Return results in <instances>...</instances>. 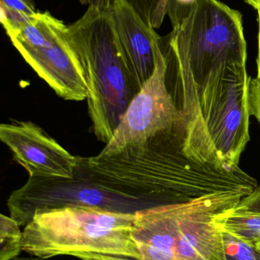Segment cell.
Wrapping results in <instances>:
<instances>
[{"mask_svg":"<svg viewBox=\"0 0 260 260\" xmlns=\"http://www.w3.org/2000/svg\"><path fill=\"white\" fill-rule=\"evenodd\" d=\"M168 88L187 121L188 143L206 157L215 148L208 123L227 94L230 79L247 68L242 15L218 0H198L166 38Z\"/></svg>","mask_w":260,"mask_h":260,"instance_id":"6da1fadb","label":"cell"},{"mask_svg":"<svg viewBox=\"0 0 260 260\" xmlns=\"http://www.w3.org/2000/svg\"><path fill=\"white\" fill-rule=\"evenodd\" d=\"M76 159L75 174L148 209L225 191L249 196L258 186L238 165L201 160L188 145L186 126L163 132L111 155Z\"/></svg>","mask_w":260,"mask_h":260,"instance_id":"7a4b0ae2","label":"cell"},{"mask_svg":"<svg viewBox=\"0 0 260 260\" xmlns=\"http://www.w3.org/2000/svg\"><path fill=\"white\" fill-rule=\"evenodd\" d=\"M245 197L215 192L137 212L132 235L140 260H227L224 232L217 220Z\"/></svg>","mask_w":260,"mask_h":260,"instance_id":"3957f363","label":"cell"},{"mask_svg":"<svg viewBox=\"0 0 260 260\" xmlns=\"http://www.w3.org/2000/svg\"><path fill=\"white\" fill-rule=\"evenodd\" d=\"M68 38L90 88L88 110L93 131L107 144L140 90L122 57L108 8L89 6L68 25Z\"/></svg>","mask_w":260,"mask_h":260,"instance_id":"277c9868","label":"cell"},{"mask_svg":"<svg viewBox=\"0 0 260 260\" xmlns=\"http://www.w3.org/2000/svg\"><path fill=\"white\" fill-rule=\"evenodd\" d=\"M134 216L80 207L38 212L24 226L22 250L44 259L98 254L140 260Z\"/></svg>","mask_w":260,"mask_h":260,"instance_id":"5b68a950","label":"cell"},{"mask_svg":"<svg viewBox=\"0 0 260 260\" xmlns=\"http://www.w3.org/2000/svg\"><path fill=\"white\" fill-rule=\"evenodd\" d=\"M9 216L26 226L35 214L65 207L90 208L112 213L135 215L145 205L75 174L73 178L29 177L7 200Z\"/></svg>","mask_w":260,"mask_h":260,"instance_id":"8992f818","label":"cell"},{"mask_svg":"<svg viewBox=\"0 0 260 260\" xmlns=\"http://www.w3.org/2000/svg\"><path fill=\"white\" fill-rule=\"evenodd\" d=\"M166 70L167 63L161 44L152 76L131 101L114 136L99 155H111L128 145L143 143L163 132L181 126L187 128L184 114L177 108L168 90Z\"/></svg>","mask_w":260,"mask_h":260,"instance_id":"52a82bcc","label":"cell"},{"mask_svg":"<svg viewBox=\"0 0 260 260\" xmlns=\"http://www.w3.org/2000/svg\"><path fill=\"white\" fill-rule=\"evenodd\" d=\"M0 139L29 177H74L76 156L72 155L35 123H3L0 125Z\"/></svg>","mask_w":260,"mask_h":260,"instance_id":"ba28073f","label":"cell"},{"mask_svg":"<svg viewBox=\"0 0 260 260\" xmlns=\"http://www.w3.org/2000/svg\"><path fill=\"white\" fill-rule=\"evenodd\" d=\"M14 47L59 97L76 102L88 99L90 88L69 41L68 25L65 23L56 32L50 47H31L21 44Z\"/></svg>","mask_w":260,"mask_h":260,"instance_id":"9c48e42d","label":"cell"},{"mask_svg":"<svg viewBox=\"0 0 260 260\" xmlns=\"http://www.w3.org/2000/svg\"><path fill=\"white\" fill-rule=\"evenodd\" d=\"M108 9L127 70L140 90L155 70L162 38L128 0H111Z\"/></svg>","mask_w":260,"mask_h":260,"instance_id":"30bf717a","label":"cell"},{"mask_svg":"<svg viewBox=\"0 0 260 260\" xmlns=\"http://www.w3.org/2000/svg\"><path fill=\"white\" fill-rule=\"evenodd\" d=\"M251 77L241 69L230 79L225 97L212 114L208 129L219 158L238 165L250 141L249 87Z\"/></svg>","mask_w":260,"mask_h":260,"instance_id":"8fae6325","label":"cell"},{"mask_svg":"<svg viewBox=\"0 0 260 260\" xmlns=\"http://www.w3.org/2000/svg\"><path fill=\"white\" fill-rule=\"evenodd\" d=\"M234 209L227 211L218 217V226L224 233L255 248L260 241V213L236 212Z\"/></svg>","mask_w":260,"mask_h":260,"instance_id":"7c38bea8","label":"cell"},{"mask_svg":"<svg viewBox=\"0 0 260 260\" xmlns=\"http://www.w3.org/2000/svg\"><path fill=\"white\" fill-rule=\"evenodd\" d=\"M32 0H0V21L9 38L36 16Z\"/></svg>","mask_w":260,"mask_h":260,"instance_id":"4fadbf2b","label":"cell"},{"mask_svg":"<svg viewBox=\"0 0 260 260\" xmlns=\"http://www.w3.org/2000/svg\"><path fill=\"white\" fill-rule=\"evenodd\" d=\"M20 227L12 217L0 215V260H13L23 251Z\"/></svg>","mask_w":260,"mask_h":260,"instance_id":"5bb4252c","label":"cell"},{"mask_svg":"<svg viewBox=\"0 0 260 260\" xmlns=\"http://www.w3.org/2000/svg\"><path fill=\"white\" fill-rule=\"evenodd\" d=\"M224 235L227 260H260L259 253L254 247L228 234Z\"/></svg>","mask_w":260,"mask_h":260,"instance_id":"9a60e30c","label":"cell"},{"mask_svg":"<svg viewBox=\"0 0 260 260\" xmlns=\"http://www.w3.org/2000/svg\"><path fill=\"white\" fill-rule=\"evenodd\" d=\"M198 0H167L166 15L170 20L172 29L178 27L190 15Z\"/></svg>","mask_w":260,"mask_h":260,"instance_id":"2e32d148","label":"cell"},{"mask_svg":"<svg viewBox=\"0 0 260 260\" xmlns=\"http://www.w3.org/2000/svg\"><path fill=\"white\" fill-rule=\"evenodd\" d=\"M141 15V16L153 26V21L160 7L162 0H128Z\"/></svg>","mask_w":260,"mask_h":260,"instance_id":"e0dca14e","label":"cell"},{"mask_svg":"<svg viewBox=\"0 0 260 260\" xmlns=\"http://www.w3.org/2000/svg\"><path fill=\"white\" fill-rule=\"evenodd\" d=\"M249 109L250 116L256 117L260 123V79H250L249 87Z\"/></svg>","mask_w":260,"mask_h":260,"instance_id":"ac0fdd59","label":"cell"},{"mask_svg":"<svg viewBox=\"0 0 260 260\" xmlns=\"http://www.w3.org/2000/svg\"><path fill=\"white\" fill-rule=\"evenodd\" d=\"M166 5H167V0H162L153 22V27L155 29L159 28L163 24V20L166 15Z\"/></svg>","mask_w":260,"mask_h":260,"instance_id":"d6986e66","label":"cell"},{"mask_svg":"<svg viewBox=\"0 0 260 260\" xmlns=\"http://www.w3.org/2000/svg\"><path fill=\"white\" fill-rule=\"evenodd\" d=\"M84 6H96V7L109 8L111 0H79Z\"/></svg>","mask_w":260,"mask_h":260,"instance_id":"ffe728a7","label":"cell"},{"mask_svg":"<svg viewBox=\"0 0 260 260\" xmlns=\"http://www.w3.org/2000/svg\"><path fill=\"white\" fill-rule=\"evenodd\" d=\"M257 15L259 32H258V55L257 58H256V66H257V76L256 77L260 79V11H257Z\"/></svg>","mask_w":260,"mask_h":260,"instance_id":"44dd1931","label":"cell"},{"mask_svg":"<svg viewBox=\"0 0 260 260\" xmlns=\"http://www.w3.org/2000/svg\"><path fill=\"white\" fill-rule=\"evenodd\" d=\"M79 259L82 260H116L114 256H105V255H89V256H84Z\"/></svg>","mask_w":260,"mask_h":260,"instance_id":"7402d4cb","label":"cell"},{"mask_svg":"<svg viewBox=\"0 0 260 260\" xmlns=\"http://www.w3.org/2000/svg\"><path fill=\"white\" fill-rule=\"evenodd\" d=\"M245 2L256 11H260V0H245Z\"/></svg>","mask_w":260,"mask_h":260,"instance_id":"603a6c76","label":"cell"},{"mask_svg":"<svg viewBox=\"0 0 260 260\" xmlns=\"http://www.w3.org/2000/svg\"><path fill=\"white\" fill-rule=\"evenodd\" d=\"M13 260H44L42 258L38 257V256H30V257H17Z\"/></svg>","mask_w":260,"mask_h":260,"instance_id":"cb8c5ba5","label":"cell"},{"mask_svg":"<svg viewBox=\"0 0 260 260\" xmlns=\"http://www.w3.org/2000/svg\"><path fill=\"white\" fill-rule=\"evenodd\" d=\"M255 249H256V250H257V252L258 253H259L260 256V241L259 243H258L257 244H256V246H255Z\"/></svg>","mask_w":260,"mask_h":260,"instance_id":"d4e9b609","label":"cell"},{"mask_svg":"<svg viewBox=\"0 0 260 260\" xmlns=\"http://www.w3.org/2000/svg\"><path fill=\"white\" fill-rule=\"evenodd\" d=\"M114 257L115 258L116 260H136V259H127V258L117 257V256H114Z\"/></svg>","mask_w":260,"mask_h":260,"instance_id":"484cf974","label":"cell"}]
</instances>
